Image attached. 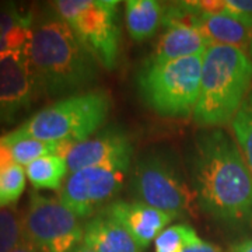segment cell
Instances as JSON below:
<instances>
[{
	"label": "cell",
	"instance_id": "19",
	"mask_svg": "<svg viewBox=\"0 0 252 252\" xmlns=\"http://www.w3.org/2000/svg\"><path fill=\"white\" fill-rule=\"evenodd\" d=\"M10 152L13 156V160L18 165H26L34 162L38 158H42L46 156H62L66 157L67 152L70 150L73 143H58V142H44L36 140L31 137L18 139L14 142L7 143Z\"/></svg>",
	"mask_w": 252,
	"mask_h": 252
},
{
	"label": "cell",
	"instance_id": "8",
	"mask_svg": "<svg viewBox=\"0 0 252 252\" xmlns=\"http://www.w3.org/2000/svg\"><path fill=\"white\" fill-rule=\"evenodd\" d=\"M130 188L144 205L178 217L190 213L196 200L188 184L168 158L161 154H146L133 168Z\"/></svg>",
	"mask_w": 252,
	"mask_h": 252
},
{
	"label": "cell",
	"instance_id": "9",
	"mask_svg": "<svg viewBox=\"0 0 252 252\" xmlns=\"http://www.w3.org/2000/svg\"><path fill=\"white\" fill-rule=\"evenodd\" d=\"M125 175V171L101 167L70 172L58 199L77 217H89L122 189Z\"/></svg>",
	"mask_w": 252,
	"mask_h": 252
},
{
	"label": "cell",
	"instance_id": "5",
	"mask_svg": "<svg viewBox=\"0 0 252 252\" xmlns=\"http://www.w3.org/2000/svg\"><path fill=\"white\" fill-rule=\"evenodd\" d=\"M205 54L175 61L144 62L137 73V91L144 105L167 118L193 114L200 91Z\"/></svg>",
	"mask_w": 252,
	"mask_h": 252
},
{
	"label": "cell",
	"instance_id": "6",
	"mask_svg": "<svg viewBox=\"0 0 252 252\" xmlns=\"http://www.w3.org/2000/svg\"><path fill=\"white\" fill-rule=\"evenodd\" d=\"M56 16L73 31L86 51L107 70L119 58L121 28L117 0H58L51 3Z\"/></svg>",
	"mask_w": 252,
	"mask_h": 252
},
{
	"label": "cell",
	"instance_id": "11",
	"mask_svg": "<svg viewBox=\"0 0 252 252\" xmlns=\"http://www.w3.org/2000/svg\"><path fill=\"white\" fill-rule=\"evenodd\" d=\"M38 90L27 48L0 55V124L27 108Z\"/></svg>",
	"mask_w": 252,
	"mask_h": 252
},
{
	"label": "cell",
	"instance_id": "22",
	"mask_svg": "<svg viewBox=\"0 0 252 252\" xmlns=\"http://www.w3.org/2000/svg\"><path fill=\"white\" fill-rule=\"evenodd\" d=\"M26 170L18 164L0 172V207L11 206L17 202L26 189Z\"/></svg>",
	"mask_w": 252,
	"mask_h": 252
},
{
	"label": "cell",
	"instance_id": "16",
	"mask_svg": "<svg viewBox=\"0 0 252 252\" xmlns=\"http://www.w3.org/2000/svg\"><path fill=\"white\" fill-rule=\"evenodd\" d=\"M126 28L136 42H143L157 32L162 23L164 6L157 0H127Z\"/></svg>",
	"mask_w": 252,
	"mask_h": 252
},
{
	"label": "cell",
	"instance_id": "14",
	"mask_svg": "<svg viewBox=\"0 0 252 252\" xmlns=\"http://www.w3.org/2000/svg\"><path fill=\"white\" fill-rule=\"evenodd\" d=\"M83 244L94 252H142L125 228L104 213L84 225Z\"/></svg>",
	"mask_w": 252,
	"mask_h": 252
},
{
	"label": "cell",
	"instance_id": "18",
	"mask_svg": "<svg viewBox=\"0 0 252 252\" xmlns=\"http://www.w3.org/2000/svg\"><path fill=\"white\" fill-rule=\"evenodd\" d=\"M67 171L66 158L62 156H46L26 167L27 178L34 189H61Z\"/></svg>",
	"mask_w": 252,
	"mask_h": 252
},
{
	"label": "cell",
	"instance_id": "30",
	"mask_svg": "<svg viewBox=\"0 0 252 252\" xmlns=\"http://www.w3.org/2000/svg\"><path fill=\"white\" fill-rule=\"evenodd\" d=\"M248 52H250V56L252 59V32H251V38H250V45H248Z\"/></svg>",
	"mask_w": 252,
	"mask_h": 252
},
{
	"label": "cell",
	"instance_id": "3",
	"mask_svg": "<svg viewBox=\"0 0 252 252\" xmlns=\"http://www.w3.org/2000/svg\"><path fill=\"white\" fill-rule=\"evenodd\" d=\"M252 59L243 49L210 45L205 52L193 121L203 127L231 124L250 94Z\"/></svg>",
	"mask_w": 252,
	"mask_h": 252
},
{
	"label": "cell",
	"instance_id": "21",
	"mask_svg": "<svg viewBox=\"0 0 252 252\" xmlns=\"http://www.w3.org/2000/svg\"><path fill=\"white\" fill-rule=\"evenodd\" d=\"M199 237L193 227L188 224H175L162 230L154 240V252H184L189 244Z\"/></svg>",
	"mask_w": 252,
	"mask_h": 252
},
{
	"label": "cell",
	"instance_id": "7",
	"mask_svg": "<svg viewBox=\"0 0 252 252\" xmlns=\"http://www.w3.org/2000/svg\"><path fill=\"white\" fill-rule=\"evenodd\" d=\"M23 240L36 252H73L83 241L84 227L79 217L59 199L30 193L21 216Z\"/></svg>",
	"mask_w": 252,
	"mask_h": 252
},
{
	"label": "cell",
	"instance_id": "17",
	"mask_svg": "<svg viewBox=\"0 0 252 252\" xmlns=\"http://www.w3.org/2000/svg\"><path fill=\"white\" fill-rule=\"evenodd\" d=\"M32 17L20 13L13 6L0 9V55L27 48Z\"/></svg>",
	"mask_w": 252,
	"mask_h": 252
},
{
	"label": "cell",
	"instance_id": "10",
	"mask_svg": "<svg viewBox=\"0 0 252 252\" xmlns=\"http://www.w3.org/2000/svg\"><path fill=\"white\" fill-rule=\"evenodd\" d=\"M133 156V144L125 130L108 127L101 133L74 143L66 154L69 172L101 167L127 172Z\"/></svg>",
	"mask_w": 252,
	"mask_h": 252
},
{
	"label": "cell",
	"instance_id": "24",
	"mask_svg": "<svg viewBox=\"0 0 252 252\" xmlns=\"http://www.w3.org/2000/svg\"><path fill=\"white\" fill-rule=\"evenodd\" d=\"M223 13L252 28V0H223Z\"/></svg>",
	"mask_w": 252,
	"mask_h": 252
},
{
	"label": "cell",
	"instance_id": "23",
	"mask_svg": "<svg viewBox=\"0 0 252 252\" xmlns=\"http://www.w3.org/2000/svg\"><path fill=\"white\" fill-rule=\"evenodd\" d=\"M23 240L21 216L13 206L0 207V252L13 251Z\"/></svg>",
	"mask_w": 252,
	"mask_h": 252
},
{
	"label": "cell",
	"instance_id": "25",
	"mask_svg": "<svg viewBox=\"0 0 252 252\" xmlns=\"http://www.w3.org/2000/svg\"><path fill=\"white\" fill-rule=\"evenodd\" d=\"M184 252H223V250L215 244L207 243V241L198 238L196 241L189 244L188 247L184 250Z\"/></svg>",
	"mask_w": 252,
	"mask_h": 252
},
{
	"label": "cell",
	"instance_id": "15",
	"mask_svg": "<svg viewBox=\"0 0 252 252\" xmlns=\"http://www.w3.org/2000/svg\"><path fill=\"white\" fill-rule=\"evenodd\" d=\"M195 27L210 45L234 46L248 51L252 28L224 13H200Z\"/></svg>",
	"mask_w": 252,
	"mask_h": 252
},
{
	"label": "cell",
	"instance_id": "26",
	"mask_svg": "<svg viewBox=\"0 0 252 252\" xmlns=\"http://www.w3.org/2000/svg\"><path fill=\"white\" fill-rule=\"evenodd\" d=\"M13 164H16L13 160V156L10 152V147L0 140V172L7 170Z\"/></svg>",
	"mask_w": 252,
	"mask_h": 252
},
{
	"label": "cell",
	"instance_id": "12",
	"mask_svg": "<svg viewBox=\"0 0 252 252\" xmlns=\"http://www.w3.org/2000/svg\"><path fill=\"white\" fill-rule=\"evenodd\" d=\"M101 213L122 225L142 250L149 247L162 230H165V225L177 219L172 213L162 212L137 200L111 202Z\"/></svg>",
	"mask_w": 252,
	"mask_h": 252
},
{
	"label": "cell",
	"instance_id": "28",
	"mask_svg": "<svg viewBox=\"0 0 252 252\" xmlns=\"http://www.w3.org/2000/svg\"><path fill=\"white\" fill-rule=\"evenodd\" d=\"M10 252H36L31 245L28 243H26L24 240H21V243L18 244L17 247L13 250V251H10Z\"/></svg>",
	"mask_w": 252,
	"mask_h": 252
},
{
	"label": "cell",
	"instance_id": "29",
	"mask_svg": "<svg viewBox=\"0 0 252 252\" xmlns=\"http://www.w3.org/2000/svg\"><path fill=\"white\" fill-rule=\"evenodd\" d=\"M73 252H94V251L90 250L89 247H86L84 244H80V245H79V247H77V248H76Z\"/></svg>",
	"mask_w": 252,
	"mask_h": 252
},
{
	"label": "cell",
	"instance_id": "13",
	"mask_svg": "<svg viewBox=\"0 0 252 252\" xmlns=\"http://www.w3.org/2000/svg\"><path fill=\"white\" fill-rule=\"evenodd\" d=\"M157 45L146 62L160 63L205 54L210 44L198 28L187 24H171L164 27Z\"/></svg>",
	"mask_w": 252,
	"mask_h": 252
},
{
	"label": "cell",
	"instance_id": "27",
	"mask_svg": "<svg viewBox=\"0 0 252 252\" xmlns=\"http://www.w3.org/2000/svg\"><path fill=\"white\" fill-rule=\"evenodd\" d=\"M231 252H252V238L244 241L240 245H237Z\"/></svg>",
	"mask_w": 252,
	"mask_h": 252
},
{
	"label": "cell",
	"instance_id": "1",
	"mask_svg": "<svg viewBox=\"0 0 252 252\" xmlns=\"http://www.w3.org/2000/svg\"><path fill=\"white\" fill-rule=\"evenodd\" d=\"M199 207L230 227L252 224V174L240 147L220 129L196 137L192 154Z\"/></svg>",
	"mask_w": 252,
	"mask_h": 252
},
{
	"label": "cell",
	"instance_id": "20",
	"mask_svg": "<svg viewBox=\"0 0 252 252\" xmlns=\"http://www.w3.org/2000/svg\"><path fill=\"white\" fill-rule=\"evenodd\" d=\"M231 129L252 174V93L248 94L241 108L233 118Z\"/></svg>",
	"mask_w": 252,
	"mask_h": 252
},
{
	"label": "cell",
	"instance_id": "2",
	"mask_svg": "<svg viewBox=\"0 0 252 252\" xmlns=\"http://www.w3.org/2000/svg\"><path fill=\"white\" fill-rule=\"evenodd\" d=\"M27 55L39 90L61 95L81 90L97 80V61L58 16L31 28Z\"/></svg>",
	"mask_w": 252,
	"mask_h": 252
},
{
	"label": "cell",
	"instance_id": "4",
	"mask_svg": "<svg viewBox=\"0 0 252 252\" xmlns=\"http://www.w3.org/2000/svg\"><path fill=\"white\" fill-rule=\"evenodd\" d=\"M112 99L107 90L72 94L35 112L21 125L0 136L4 144L31 137L44 142L79 143L91 137L105 124Z\"/></svg>",
	"mask_w": 252,
	"mask_h": 252
}]
</instances>
